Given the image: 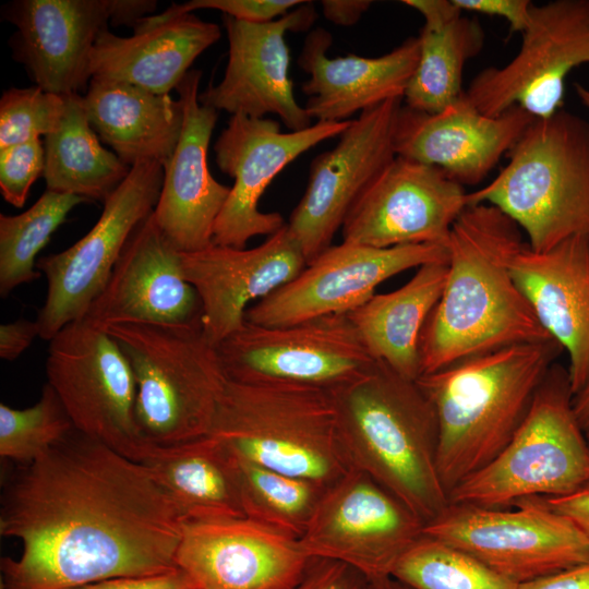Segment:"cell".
<instances>
[{
	"label": "cell",
	"instance_id": "obj_1",
	"mask_svg": "<svg viewBox=\"0 0 589 589\" xmlns=\"http://www.w3.org/2000/svg\"><path fill=\"white\" fill-rule=\"evenodd\" d=\"M184 521L142 462L75 429L9 479L0 534L22 543L1 560V589H73L178 569Z\"/></svg>",
	"mask_w": 589,
	"mask_h": 589
},
{
	"label": "cell",
	"instance_id": "obj_2",
	"mask_svg": "<svg viewBox=\"0 0 589 589\" xmlns=\"http://www.w3.org/2000/svg\"><path fill=\"white\" fill-rule=\"evenodd\" d=\"M520 228L490 204L468 205L454 223L442 296L420 338L421 375L466 358L553 338L510 272ZM420 375V376H421Z\"/></svg>",
	"mask_w": 589,
	"mask_h": 589
},
{
	"label": "cell",
	"instance_id": "obj_3",
	"mask_svg": "<svg viewBox=\"0 0 589 589\" xmlns=\"http://www.w3.org/2000/svg\"><path fill=\"white\" fill-rule=\"evenodd\" d=\"M563 351L554 338L517 344L417 380L436 413L437 468L447 495L507 445Z\"/></svg>",
	"mask_w": 589,
	"mask_h": 589
},
{
	"label": "cell",
	"instance_id": "obj_4",
	"mask_svg": "<svg viewBox=\"0 0 589 589\" xmlns=\"http://www.w3.org/2000/svg\"><path fill=\"white\" fill-rule=\"evenodd\" d=\"M330 394L350 467L388 490L424 525L442 514L449 501L437 468L438 423L417 381L378 361Z\"/></svg>",
	"mask_w": 589,
	"mask_h": 589
},
{
	"label": "cell",
	"instance_id": "obj_5",
	"mask_svg": "<svg viewBox=\"0 0 589 589\" xmlns=\"http://www.w3.org/2000/svg\"><path fill=\"white\" fill-rule=\"evenodd\" d=\"M506 157L490 183L467 194L468 205L498 208L538 252L589 237V122L563 108L533 118Z\"/></svg>",
	"mask_w": 589,
	"mask_h": 589
},
{
	"label": "cell",
	"instance_id": "obj_6",
	"mask_svg": "<svg viewBox=\"0 0 589 589\" xmlns=\"http://www.w3.org/2000/svg\"><path fill=\"white\" fill-rule=\"evenodd\" d=\"M209 436L239 457L328 488L351 467L330 392L227 380Z\"/></svg>",
	"mask_w": 589,
	"mask_h": 589
},
{
	"label": "cell",
	"instance_id": "obj_7",
	"mask_svg": "<svg viewBox=\"0 0 589 589\" xmlns=\"http://www.w3.org/2000/svg\"><path fill=\"white\" fill-rule=\"evenodd\" d=\"M105 329L133 370L143 441L172 446L209 435L228 378L202 326L118 324Z\"/></svg>",
	"mask_w": 589,
	"mask_h": 589
},
{
	"label": "cell",
	"instance_id": "obj_8",
	"mask_svg": "<svg viewBox=\"0 0 589 589\" xmlns=\"http://www.w3.org/2000/svg\"><path fill=\"white\" fill-rule=\"evenodd\" d=\"M568 371L555 362L507 445L448 494L450 504L502 508L566 495L589 482V442L573 409Z\"/></svg>",
	"mask_w": 589,
	"mask_h": 589
},
{
	"label": "cell",
	"instance_id": "obj_9",
	"mask_svg": "<svg viewBox=\"0 0 589 589\" xmlns=\"http://www.w3.org/2000/svg\"><path fill=\"white\" fill-rule=\"evenodd\" d=\"M47 354V384L74 429L141 462L153 445L137 430L136 382L117 341L105 328L81 318L49 340Z\"/></svg>",
	"mask_w": 589,
	"mask_h": 589
},
{
	"label": "cell",
	"instance_id": "obj_10",
	"mask_svg": "<svg viewBox=\"0 0 589 589\" xmlns=\"http://www.w3.org/2000/svg\"><path fill=\"white\" fill-rule=\"evenodd\" d=\"M512 509L448 504L423 534L472 555L520 585L589 560V542L565 516L541 497L516 502Z\"/></svg>",
	"mask_w": 589,
	"mask_h": 589
},
{
	"label": "cell",
	"instance_id": "obj_11",
	"mask_svg": "<svg viewBox=\"0 0 589 589\" xmlns=\"http://www.w3.org/2000/svg\"><path fill=\"white\" fill-rule=\"evenodd\" d=\"M228 380L287 382L333 392L377 364L348 313L284 326L250 322L216 346Z\"/></svg>",
	"mask_w": 589,
	"mask_h": 589
},
{
	"label": "cell",
	"instance_id": "obj_12",
	"mask_svg": "<svg viewBox=\"0 0 589 589\" xmlns=\"http://www.w3.org/2000/svg\"><path fill=\"white\" fill-rule=\"evenodd\" d=\"M163 180L161 164H135L103 203L99 219L83 238L37 261L36 267L47 279L46 300L36 317L41 339L49 341L64 326L86 315L129 238L154 212Z\"/></svg>",
	"mask_w": 589,
	"mask_h": 589
},
{
	"label": "cell",
	"instance_id": "obj_13",
	"mask_svg": "<svg viewBox=\"0 0 589 589\" xmlns=\"http://www.w3.org/2000/svg\"><path fill=\"white\" fill-rule=\"evenodd\" d=\"M589 63V0L533 4L517 55L501 68L478 73L467 91L482 113L497 117L520 107L534 118L562 108L569 72Z\"/></svg>",
	"mask_w": 589,
	"mask_h": 589
},
{
	"label": "cell",
	"instance_id": "obj_14",
	"mask_svg": "<svg viewBox=\"0 0 589 589\" xmlns=\"http://www.w3.org/2000/svg\"><path fill=\"white\" fill-rule=\"evenodd\" d=\"M423 528L399 498L351 467L325 490L298 541L310 557L342 562L372 579L390 576Z\"/></svg>",
	"mask_w": 589,
	"mask_h": 589
},
{
	"label": "cell",
	"instance_id": "obj_15",
	"mask_svg": "<svg viewBox=\"0 0 589 589\" xmlns=\"http://www.w3.org/2000/svg\"><path fill=\"white\" fill-rule=\"evenodd\" d=\"M349 121H316L300 131L281 132L269 118L231 116L214 145L219 169L235 183L216 220L213 244L245 249L256 236H272L285 227L279 213H264L259 202L269 183L300 155L336 137Z\"/></svg>",
	"mask_w": 589,
	"mask_h": 589
},
{
	"label": "cell",
	"instance_id": "obj_16",
	"mask_svg": "<svg viewBox=\"0 0 589 589\" xmlns=\"http://www.w3.org/2000/svg\"><path fill=\"white\" fill-rule=\"evenodd\" d=\"M402 103L389 99L360 112L337 145L312 160L305 192L286 224L306 264L333 244L353 203L396 157L395 128Z\"/></svg>",
	"mask_w": 589,
	"mask_h": 589
},
{
	"label": "cell",
	"instance_id": "obj_17",
	"mask_svg": "<svg viewBox=\"0 0 589 589\" xmlns=\"http://www.w3.org/2000/svg\"><path fill=\"white\" fill-rule=\"evenodd\" d=\"M447 262V249L438 245L374 248L342 241L324 250L294 279L251 305L245 321L284 326L349 313L374 296L386 279L424 264Z\"/></svg>",
	"mask_w": 589,
	"mask_h": 589
},
{
	"label": "cell",
	"instance_id": "obj_18",
	"mask_svg": "<svg viewBox=\"0 0 589 589\" xmlns=\"http://www.w3.org/2000/svg\"><path fill=\"white\" fill-rule=\"evenodd\" d=\"M467 194L440 168L396 156L351 206L342 241L447 249L452 227L468 206Z\"/></svg>",
	"mask_w": 589,
	"mask_h": 589
},
{
	"label": "cell",
	"instance_id": "obj_19",
	"mask_svg": "<svg viewBox=\"0 0 589 589\" xmlns=\"http://www.w3.org/2000/svg\"><path fill=\"white\" fill-rule=\"evenodd\" d=\"M316 17L308 1L266 23L223 15L229 44L227 67L217 85L199 94L200 103L231 116L276 115L291 131L312 125V118L294 97L285 36L287 32L309 31Z\"/></svg>",
	"mask_w": 589,
	"mask_h": 589
},
{
	"label": "cell",
	"instance_id": "obj_20",
	"mask_svg": "<svg viewBox=\"0 0 589 589\" xmlns=\"http://www.w3.org/2000/svg\"><path fill=\"white\" fill-rule=\"evenodd\" d=\"M311 560L298 539L249 518L185 522L176 554L194 589H294Z\"/></svg>",
	"mask_w": 589,
	"mask_h": 589
},
{
	"label": "cell",
	"instance_id": "obj_21",
	"mask_svg": "<svg viewBox=\"0 0 589 589\" xmlns=\"http://www.w3.org/2000/svg\"><path fill=\"white\" fill-rule=\"evenodd\" d=\"M202 304L184 278L180 252L153 213L129 238L101 293L83 318L107 328L118 324L201 325Z\"/></svg>",
	"mask_w": 589,
	"mask_h": 589
},
{
	"label": "cell",
	"instance_id": "obj_22",
	"mask_svg": "<svg viewBox=\"0 0 589 589\" xmlns=\"http://www.w3.org/2000/svg\"><path fill=\"white\" fill-rule=\"evenodd\" d=\"M180 257L182 274L201 300L202 332L215 347L244 325L251 302L288 284L306 266L287 225L252 249L211 244L180 252Z\"/></svg>",
	"mask_w": 589,
	"mask_h": 589
},
{
	"label": "cell",
	"instance_id": "obj_23",
	"mask_svg": "<svg viewBox=\"0 0 589 589\" xmlns=\"http://www.w3.org/2000/svg\"><path fill=\"white\" fill-rule=\"evenodd\" d=\"M202 73L190 70L176 89L183 106V127L171 157L153 217L169 242L183 253L213 244L216 220L231 187L219 183L208 168V146L218 111L199 100Z\"/></svg>",
	"mask_w": 589,
	"mask_h": 589
},
{
	"label": "cell",
	"instance_id": "obj_24",
	"mask_svg": "<svg viewBox=\"0 0 589 589\" xmlns=\"http://www.w3.org/2000/svg\"><path fill=\"white\" fill-rule=\"evenodd\" d=\"M513 107L497 117L480 112L466 93L436 113L404 105L395 128L396 156L434 166L461 185L481 182L533 120Z\"/></svg>",
	"mask_w": 589,
	"mask_h": 589
},
{
	"label": "cell",
	"instance_id": "obj_25",
	"mask_svg": "<svg viewBox=\"0 0 589 589\" xmlns=\"http://www.w3.org/2000/svg\"><path fill=\"white\" fill-rule=\"evenodd\" d=\"M112 9L113 0H17L2 15L17 28L13 57L36 86L71 95L92 79V50Z\"/></svg>",
	"mask_w": 589,
	"mask_h": 589
},
{
	"label": "cell",
	"instance_id": "obj_26",
	"mask_svg": "<svg viewBox=\"0 0 589 589\" xmlns=\"http://www.w3.org/2000/svg\"><path fill=\"white\" fill-rule=\"evenodd\" d=\"M510 272L542 327L568 354L573 395L589 381V237L538 252L525 241Z\"/></svg>",
	"mask_w": 589,
	"mask_h": 589
},
{
	"label": "cell",
	"instance_id": "obj_27",
	"mask_svg": "<svg viewBox=\"0 0 589 589\" xmlns=\"http://www.w3.org/2000/svg\"><path fill=\"white\" fill-rule=\"evenodd\" d=\"M332 34L312 29L303 43L298 65L309 74L301 88L305 110L316 121L344 122L357 112L402 98L419 59V38L409 37L378 57L347 55L329 58Z\"/></svg>",
	"mask_w": 589,
	"mask_h": 589
},
{
	"label": "cell",
	"instance_id": "obj_28",
	"mask_svg": "<svg viewBox=\"0 0 589 589\" xmlns=\"http://www.w3.org/2000/svg\"><path fill=\"white\" fill-rule=\"evenodd\" d=\"M219 38L217 24L192 13L147 15L135 24L132 36H117L108 28L98 35L91 55V75L169 94L194 60Z\"/></svg>",
	"mask_w": 589,
	"mask_h": 589
},
{
	"label": "cell",
	"instance_id": "obj_29",
	"mask_svg": "<svg viewBox=\"0 0 589 589\" xmlns=\"http://www.w3.org/2000/svg\"><path fill=\"white\" fill-rule=\"evenodd\" d=\"M92 128L128 166L165 163L183 127V106L169 94L128 83L92 79L83 96Z\"/></svg>",
	"mask_w": 589,
	"mask_h": 589
},
{
	"label": "cell",
	"instance_id": "obj_30",
	"mask_svg": "<svg viewBox=\"0 0 589 589\" xmlns=\"http://www.w3.org/2000/svg\"><path fill=\"white\" fill-rule=\"evenodd\" d=\"M185 522L245 518L233 454L207 435L172 446H152L141 461Z\"/></svg>",
	"mask_w": 589,
	"mask_h": 589
},
{
	"label": "cell",
	"instance_id": "obj_31",
	"mask_svg": "<svg viewBox=\"0 0 589 589\" xmlns=\"http://www.w3.org/2000/svg\"><path fill=\"white\" fill-rule=\"evenodd\" d=\"M446 275L447 263L424 264L400 288L375 293L348 313L373 358L408 380L421 375L420 338Z\"/></svg>",
	"mask_w": 589,
	"mask_h": 589
},
{
	"label": "cell",
	"instance_id": "obj_32",
	"mask_svg": "<svg viewBox=\"0 0 589 589\" xmlns=\"http://www.w3.org/2000/svg\"><path fill=\"white\" fill-rule=\"evenodd\" d=\"M418 11L424 25L419 59L404 95V105L436 113L460 98L462 72L483 47L484 33L477 20L465 16L454 0H404Z\"/></svg>",
	"mask_w": 589,
	"mask_h": 589
},
{
	"label": "cell",
	"instance_id": "obj_33",
	"mask_svg": "<svg viewBox=\"0 0 589 589\" xmlns=\"http://www.w3.org/2000/svg\"><path fill=\"white\" fill-rule=\"evenodd\" d=\"M44 148L47 190L89 202L104 203L131 170L103 147L79 93L67 95L63 120L56 132L45 136Z\"/></svg>",
	"mask_w": 589,
	"mask_h": 589
},
{
	"label": "cell",
	"instance_id": "obj_34",
	"mask_svg": "<svg viewBox=\"0 0 589 589\" xmlns=\"http://www.w3.org/2000/svg\"><path fill=\"white\" fill-rule=\"evenodd\" d=\"M233 457L245 518L299 540L327 488Z\"/></svg>",
	"mask_w": 589,
	"mask_h": 589
},
{
	"label": "cell",
	"instance_id": "obj_35",
	"mask_svg": "<svg viewBox=\"0 0 589 589\" xmlns=\"http://www.w3.org/2000/svg\"><path fill=\"white\" fill-rule=\"evenodd\" d=\"M88 200L46 190L25 212L0 215V296L40 277L37 255L70 211Z\"/></svg>",
	"mask_w": 589,
	"mask_h": 589
},
{
	"label": "cell",
	"instance_id": "obj_36",
	"mask_svg": "<svg viewBox=\"0 0 589 589\" xmlns=\"http://www.w3.org/2000/svg\"><path fill=\"white\" fill-rule=\"evenodd\" d=\"M411 589H518L472 555L422 536L397 562L392 575Z\"/></svg>",
	"mask_w": 589,
	"mask_h": 589
},
{
	"label": "cell",
	"instance_id": "obj_37",
	"mask_svg": "<svg viewBox=\"0 0 589 589\" xmlns=\"http://www.w3.org/2000/svg\"><path fill=\"white\" fill-rule=\"evenodd\" d=\"M74 430L53 389L46 384L38 401L24 409L0 404V456L27 465Z\"/></svg>",
	"mask_w": 589,
	"mask_h": 589
},
{
	"label": "cell",
	"instance_id": "obj_38",
	"mask_svg": "<svg viewBox=\"0 0 589 589\" xmlns=\"http://www.w3.org/2000/svg\"><path fill=\"white\" fill-rule=\"evenodd\" d=\"M65 109L67 95L38 86L4 91L0 98V149L56 132Z\"/></svg>",
	"mask_w": 589,
	"mask_h": 589
},
{
	"label": "cell",
	"instance_id": "obj_39",
	"mask_svg": "<svg viewBox=\"0 0 589 589\" xmlns=\"http://www.w3.org/2000/svg\"><path fill=\"white\" fill-rule=\"evenodd\" d=\"M45 169V148L40 139L0 149V191L3 199L22 207L29 189Z\"/></svg>",
	"mask_w": 589,
	"mask_h": 589
},
{
	"label": "cell",
	"instance_id": "obj_40",
	"mask_svg": "<svg viewBox=\"0 0 589 589\" xmlns=\"http://www.w3.org/2000/svg\"><path fill=\"white\" fill-rule=\"evenodd\" d=\"M304 2L301 0H192L182 4H171L164 12L169 16H175L199 9H213L236 20L266 23L284 16Z\"/></svg>",
	"mask_w": 589,
	"mask_h": 589
},
{
	"label": "cell",
	"instance_id": "obj_41",
	"mask_svg": "<svg viewBox=\"0 0 589 589\" xmlns=\"http://www.w3.org/2000/svg\"><path fill=\"white\" fill-rule=\"evenodd\" d=\"M368 582L363 574L342 562L312 557L294 589H366Z\"/></svg>",
	"mask_w": 589,
	"mask_h": 589
},
{
	"label": "cell",
	"instance_id": "obj_42",
	"mask_svg": "<svg viewBox=\"0 0 589 589\" xmlns=\"http://www.w3.org/2000/svg\"><path fill=\"white\" fill-rule=\"evenodd\" d=\"M462 12L500 16L509 23L512 33H524L529 25L532 2L529 0H454Z\"/></svg>",
	"mask_w": 589,
	"mask_h": 589
},
{
	"label": "cell",
	"instance_id": "obj_43",
	"mask_svg": "<svg viewBox=\"0 0 589 589\" xmlns=\"http://www.w3.org/2000/svg\"><path fill=\"white\" fill-rule=\"evenodd\" d=\"M73 589H194L179 568L166 574L106 579Z\"/></svg>",
	"mask_w": 589,
	"mask_h": 589
},
{
	"label": "cell",
	"instance_id": "obj_44",
	"mask_svg": "<svg viewBox=\"0 0 589 589\" xmlns=\"http://www.w3.org/2000/svg\"><path fill=\"white\" fill-rule=\"evenodd\" d=\"M541 500L550 508L569 519L589 542V482L566 495Z\"/></svg>",
	"mask_w": 589,
	"mask_h": 589
},
{
	"label": "cell",
	"instance_id": "obj_45",
	"mask_svg": "<svg viewBox=\"0 0 589 589\" xmlns=\"http://www.w3.org/2000/svg\"><path fill=\"white\" fill-rule=\"evenodd\" d=\"M39 337L37 321L19 318L0 326V357L7 361L17 359Z\"/></svg>",
	"mask_w": 589,
	"mask_h": 589
},
{
	"label": "cell",
	"instance_id": "obj_46",
	"mask_svg": "<svg viewBox=\"0 0 589 589\" xmlns=\"http://www.w3.org/2000/svg\"><path fill=\"white\" fill-rule=\"evenodd\" d=\"M518 589H589V560L549 576L520 584Z\"/></svg>",
	"mask_w": 589,
	"mask_h": 589
},
{
	"label": "cell",
	"instance_id": "obj_47",
	"mask_svg": "<svg viewBox=\"0 0 589 589\" xmlns=\"http://www.w3.org/2000/svg\"><path fill=\"white\" fill-rule=\"evenodd\" d=\"M369 0H323L322 12L325 19L339 26L354 25L371 7Z\"/></svg>",
	"mask_w": 589,
	"mask_h": 589
},
{
	"label": "cell",
	"instance_id": "obj_48",
	"mask_svg": "<svg viewBox=\"0 0 589 589\" xmlns=\"http://www.w3.org/2000/svg\"><path fill=\"white\" fill-rule=\"evenodd\" d=\"M573 409L577 421L589 442V381L573 396Z\"/></svg>",
	"mask_w": 589,
	"mask_h": 589
},
{
	"label": "cell",
	"instance_id": "obj_49",
	"mask_svg": "<svg viewBox=\"0 0 589 589\" xmlns=\"http://www.w3.org/2000/svg\"><path fill=\"white\" fill-rule=\"evenodd\" d=\"M366 589H411L393 576L369 579Z\"/></svg>",
	"mask_w": 589,
	"mask_h": 589
},
{
	"label": "cell",
	"instance_id": "obj_50",
	"mask_svg": "<svg viewBox=\"0 0 589 589\" xmlns=\"http://www.w3.org/2000/svg\"><path fill=\"white\" fill-rule=\"evenodd\" d=\"M574 88L580 103L587 108L589 113V88L579 83H576Z\"/></svg>",
	"mask_w": 589,
	"mask_h": 589
}]
</instances>
